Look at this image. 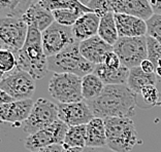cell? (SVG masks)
<instances>
[{"instance_id": "obj_26", "label": "cell", "mask_w": 161, "mask_h": 152, "mask_svg": "<svg viewBox=\"0 0 161 152\" xmlns=\"http://www.w3.org/2000/svg\"><path fill=\"white\" fill-rule=\"evenodd\" d=\"M39 3L50 12L57 9H80L85 13H93L79 0H39Z\"/></svg>"}, {"instance_id": "obj_11", "label": "cell", "mask_w": 161, "mask_h": 152, "mask_svg": "<svg viewBox=\"0 0 161 152\" xmlns=\"http://www.w3.org/2000/svg\"><path fill=\"white\" fill-rule=\"evenodd\" d=\"M68 129L69 126L65 122L58 119L51 125L29 135L25 140L24 146L30 152H33L54 144L63 145Z\"/></svg>"}, {"instance_id": "obj_2", "label": "cell", "mask_w": 161, "mask_h": 152, "mask_svg": "<svg viewBox=\"0 0 161 152\" xmlns=\"http://www.w3.org/2000/svg\"><path fill=\"white\" fill-rule=\"evenodd\" d=\"M17 69L30 74L35 80L43 78L49 71L47 57L43 52L42 32L29 27L26 42L16 53Z\"/></svg>"}, {"instance_id": "obj_13", "label": "cell", "mask_w": 161, "mask_h": 152, "mask_svg": "<svg viewBox=\"0 0 161 152\" xmlns=\"http://www.w3.org/2000/svg\"><path fill=\"white\" fill-rule=\"evenodd\" d=\"M33 100L14 101L9 104H0V118L2 122H9L13 128H20L30 115L34 106Z\"/></svg>"}, {"instance_id": "obj_8", "label": "cell", "mask_w": 161, "mask_h": 152, "mask_svg": "<svg viewBox=\"0 0 161 152\" xmlns=\"http://www.w3.org/2000/svg\"><path fill=\"white\" fill-rule=\"evenodd\" d=\"M0 89L16 101L31 99L35 93V79L27 72L16 68L1 76Z\"/></svg>"}, {"instance_id": "obj_16", "label": "cell", "mask_w": 161, "mask_h": 152, "mask_svg": "<svg viewBox=\"0 0 161 152\" xmlns=\"http://www.w3.org/2000/svg\"><path fill=\"white\" fill-rule=\"evenodd\" d=\"M115 20L120 37L147 36V22L137 17L125 13H115Z\"/></svg>"}, {"instance_id": "obj_38", "label": "cell", "mask_w": 161, "mask_h": 152, "mask_svg": "<svg viewBox=\"0 0 161 152\" xmlns=\"http://www.w3.org/2000/svg\"><path fill=\"white\" fill-rule=\"evenodd\" d=\"M83 152H116V151L109 149L108 147H99V148L85 147L83 149Z\"/></svg>"}, {"instance_id": "obj_40", "label": "cell", "mask_w": 161, "mask_h": 152, "mask_svg": "<svg viewBox=\"0 0 161 152\" xmlns=\"http://www.w3.org/2000/svg\"><path fill=\"white\" fill-rule=\"evenodd\" d=\"M79 1H80V3H82V4H84L85 6H87L91 1H92V0H79Z\"/></svg>"}, {"instance_id": "obj_41", "label": "cell", "mask_w": 161, "mask_h": 152, "mask_svg": "<svg viewBox=\"0 0 161 152\" xmlns=\"http://www.w3.org/2000/svg\"><path fill=\"white\" fill-rule=\"evenodd\" d=\"M155 73H156V75H157V76H158V77H160V78H161V67H157V68H156Z\"/></svg>"}, {"instance_id": "obj_31", "label": "cell", "mask_w": 161, "mask_h": 152, "mask_svg": "<svg viewBox=\"0 0 161 152\" xmlns=\"http://www.w3.org/2000/svg\"><path fill=\"white\" fill-rule=\"evenodd\" d=\"M147 22L148 33L147 35L155 38L161 44V16L153 14Z\"/></svg>"}, {"instance_id": "obj_21", "label": "cell", "mask_w": 161, "mask_h": 152, "mask_svg": "<svg viewBox=\"0 0 161 152\" xmlns=\"http://www.w3.org/2000/svg\"><path fill=\"white\" fill-rule=\"evenodd\" d=\"M157 83V75L156 73H146L142 71L141 66L131 68L128 77L127 85L132 92L136 95H140L142 89L147 85H156Z\"/></svg>"}, {"instance_id": "obj_27", "label": "cell", "mask_w": 161, "mask_h": 152, "mask_svg": "<svg viewBox=\"0 0 161 152\" xmlns=\"http://www.w3.org/2000/svg\"><path fill=\"white\" fill-rule=\"evenodd\" d=\"M52 13L55 22L68 27H72L84 13H87L80 9H57Z\"/></svg>"}, {"instance_id": "obj_24", "label": "cell", "mask_w": 161, "mask_h": 152, "mask_svg": "<svg viewBox=\"0 0 161 152\" xmlns=\"http://www.w3.org/2000/svg\"><path fill=\"white\" fill-rule=\"evenodd\" d=\"M105 84L94 73L88 74L82 78V94L85 101L96 99L102 93Z\"/></svg>"}, {"instance_id": "obj_36", "label": "cell", "mask_w": 161, "mask_h": 152, "mask_svg": "<svg viewBox=\"0 0 161 152\" xmlns=\"http://www.w3.org/2000/svg\"><path fill=\"white\" fill-rule=\"evenodd\" d=\"M149 3L152 7L154 14L161 16V0H149Z\"/></svg>"}, {"instance_id": "obj_14", "label": "cell", "mask_w": 161, "mask_h": 152, "mask_svg": "<svg viewBox=\"0 0 161 152\" xmlns=\"http://www.w3.org/2000/svg\"><path fill=\"white\" fill-rule=\"evenodd\" d=\"M113 50L114 46L102 40L98 35L80 42V52L82 56L94 65L103 63L105 56Z\"/></svg>"}, {"instance_id": "obj_32", "label": "cell", "mask_w": 161, "mask_h": 152, "mask_svg": "<svg viewBox=\"0 0 161 152\" xmlns=\"http://www.w3.org/2000/svg\"><path fill=\"white\" fill-rule=\"evenodd\" d=\"M87 6L100 18L104 17L108 13H114L108 0H92Z\"/></svg>"}, {"instance_id": "obj_39", "label": "cell", "mask_w": 161, "mask_h": 152, "mask_svg": "<svg viewBox=\"0 0 161 152\" xmlns=\"http://www.w3.org/2000/svg\"><path fill=\"white\" fill-rule=\"evenodd\" d=\"M84 148H67L64 152H83Z\"/></svg>"}, {"instance_id": "obj_9", "label": "cell", "mask_w": 161, "mask_h": 152, "mask_svg": "<svg viewBox=\"0 0 161 152\" xmlns=\"http://www.w3.org/2000/svg\"><path fill=\"white\" fill-rule=\"evenodd\" d=\"M58 119L59 117L57 105L45 98H39L35 101L30 115L23 122L22 126L24 133L29 136L51 125Z\"/></svg>"}, {"instance_id": "obj_17", "label": "cell", "mask_w": 161, "mask_h": 152, "mask_svg": "<svg viewBox=\"0 0 161 152\" xmlns=\"http://www.w3.org/2000/svg\"><path fill=\"white\" fill-rule=\"evenodd\" d=\"M22 19L28 25V27L37 29L42 33L55 22L53 13L45 8L39 1L29 7Z\"/></svg>"}, {"instance_id": "obj_25", "label": "cell", "mask_w": 161, "mask_h": 152, "mask_svg": "<svg viewBox=\"0 0 161 152\" xmlns=\"http://www.w3.org/2000/svg\"><path fill=\"white\" fill-rule=\"evenodd\" d=\"M86 133L87 124L69 126L63 143L65 149H67V148H85Z\"/></svg>"}, {"instance_id": "obj_28", "label": "cell", "mask_w": 161, "mask_h": 152, "mask_svg": "<svg viewBox=\"0 0 161 152\" xmlns=\"http://www.w3.org/2000/svg\"><path fill=\"white\" fill-rule=\"evenodd\" d=\"M17 68L16 55L6 49H0V70L1 76L6 73H10Z\"/></svg>"}, {"instance_id": "obj_35", "label": "cell", "mask_w": 161, "mask_h": 152, "mask_svg": "<svg viewBox=\"0 0 161 152\" xmlns=\"http://www.w3.org/2000/svg\"><path fill=\"white\" fill-rule=\"evenodd\" d=\"M141 68L142 69V71L146 72V73H149V74H151V73H155V71H156V67H155V65L153 64L151 61L150 60H145L144 62H142L141 64Z\"/></svg>"}, {"instance_id": "obj_42", "label": "cell", "mask_w": 161, "mask_h": 152, "mask_svg": "<svg viewBox=\"0 0 161 152\" xmlns=\"http://www.w3.org/2000/svg\"><path fill=\"white\" fill-rule=\"evenodd\" d=\"M157 67H161V59L159 60V62H158V66Z\"/></svg>"}, {"instance_id": "obj_22", "label": "cell", "mask_w": 161, "mask_h": 152, "mask_svg": "<svg viewBox=\"0 0 161 152\" xmlns=\"http://www.w3.org/2000/svg\"><path fill=\"white\" fill-rule=\"evenodd\" d=\"M39 0H0L1 18H22L32 4Z\"/></svg>"}, {"instance_id": "obj_37", "label": "cell", "mask_w": 161, "mask_h": 152, "mask_svg": "<svg viewBox=\"0 0 161 152\" xmlns=\"http://www.w3.org/2000/svg\"><path fill=\"white\" fill-rule=\"evenodd\" d=\"M14 100L13 97H10L8 94H6L3 90H0V104H9L14 102Z\"/></svg>"}, {"instance_id": "obj_33", "label": "cell", "mask_w": 161, "mask_h": 152, "mask_svg": "<svg viewBox=\"0 0 161 152\" xmlns=\"http://www.w3.org/2000/svg\"><path fill=\"white\" fill-rule=\"evenodd\" d=\"M103 64L105 66H108V68H111V69H118V68L122 66L120 58L118 57V55H117L114 50H113V52H109L108 55L105 56Z\"/></svg>"}, {"instance_id": "obj_6", "label": "cell", "mask_w": 161, "mask_h": 152, "mask_svg": "<svg viewBox=\"0 0 161 152\" xmlns=\"http://www.w3.org/2000/svg\"><path fill=\"white\" fill-rule=\"evenodd\" d=\"M28 25L22 18H0V48L19 52L25 44L28 35Z\"/></svg>"}, {"instance_id": "obj_12", "label": "cell", "mask_w": 161, "mask_h": 152, "mask_svg": "<svg viewBox=\"0 0 161 152\" xmlns=\"http://www.w3.org/2000/svg\"><path fill=\"white\" fill-rule=\"evenodd\" d=\"M58 117L68 126L88 124L95 117L85 100L76 103H58Z\"/></svg>"}, {"instance_id": "obj_1", "label": "cell", "mask_w": 161, "mask_h": 152, "mask_svg": "<svg viewBox=\"0 0 161 152\" xmlns=\"http://www.w3.org/2000/svg\"><path fill=\"white\" fill-rule=\"evenodd\" d=\"M95 117H128L135 115L137 95L127 84L105 85L96 99L86 101Z\"/></svg>"}, {"instance_id": "obj_29", "label": "cell", "mask_w": 161, "mask_h": 152, "mask_svg": "<svg viewBox=\"0 0 161 152\" xmlns=\"http://www.w3.org/2000/svg\"><path fill=\"white\" fill-rule=\"evenodd\" d=\"M140 96L142 97V101L145 103L144 108L153 107L159 102L160 93L158 89L156 88V85H147L144 89H142Z\"/></svg>"}, {"instance_id": "obj_10", "label": "cell", "mask_w": 161, "mask_h": 152, "mask_svg": "<svg viewBox=\"0 0 161 152\" xmlns=\"http://www.w3.org/2000/svg\"><path fill=\"white\" fill-rule=\"evenodd\" d=\"M42 36L43 52L47 58L58 55L78 41L75 37L72 27L63 26L57 22H54L47 30L43 31Z\"/></svg>"}, {"instance_id": "obj_3", "label": "cell", "mask_w": 161, "mask_h": 152, "mask_svg": "<svg viewBox=\"0 0 161 152\" xmlns=\"http://www.w3.org/2000/svg\"><path fill=\"white\" fill-rule=\"evenodd\" d=\"M108 147L116 152H129L138 143L132 118L108 117L104 119Z\"/></svg>"}, {"instance_id": "obj_5", "label": "cell", "mask_w": 161, "mask_h": 152, "mask_svg": "<svg viewBox=\"0 0 161 152\" xmlns=\"http://www.w3.org/2000/svg\"><path fill=\"white\" fill-rule=\"evenodd\" d=\"M49 93L58 103H76L84 100L82 77L70 73H54L49 82Z\"/></svg>"}, {"instance_id": "obj_20", "label": "cell", "mask_w": 161, "mask_h": 152, "mask_svg": "<svg viewBox=\"0 0 161 152\" xmlns=\"http://www.w3.org/2000/svg\"><path fill=\"white\" fill-rule=\"evenodd\" d=\"M86 147H91V148L108 147L104 119L99 117H94L87 124Z\"/></svg>"}, {"instance_id": "obj_4", "label": "cell", "mask_w": 161, "mask_h": 152, "mask_svg": "<svg viewBox=\"0 0 161 152\" xmlns=\"http://www.w3.org/2000/svg\"><path fill=\"white\" fill-rule=\"evenodd\" d=\"M49 70L54 73H70L84 77L94 72L95 66L87 61L80 52V41L75 42L63 52L47 58Z\"/></svg>"}, {"instance_id": "obj_30", "label": "cell", "mask_w": 161, "mask_h": 152, "mask_svg": "<svg viewBox=\"0 0 161 152\" xmlns=\"http://www.w3.org/2000/svg\"><path fill=\"white\" fill-rule=\"evenodd\" d=\"M147 50H148V60L155 65L157 68L158 62L161 59V44L155 38L147 35Z\"/></svg>"}, {"instance_id": "obj_23", "label": "cell", "mask_w": 161, "mask_h": 152, "mask_svg": "<svg viewBox=\"0 0 161 152\" xmlns=\"http://www.w3.org/2000/svg\"><path fill=\"white\" fill-rule=\"evenodd\" d=\"M97 35L102 40L108 43L109 45L114 46L116 44L117 41L119 40L120 36L116 25L115 13H108L104 17L101 18Z\"/></svg>"}, {"instance_id": "obj_15", "label": "cell", "mask_w": 161, "mask_h": 152, "mask_svg": "<svg viewBox=\"0 0 161 152\" xmlns=\"http://www.w3.org/2000/svg\"><path fill=\"white\" fill-rule=\"evenodd\" d=\"M115 13H125L148 21L154 13L149 0H108Z\"/></svg>"}, {"instance_id": "obj_19", "label": "cell", "mask_w": 161, "mask_h": 152, "mask_svg": "<svg viewBox=\"0 0 161 152\" xmlns=\"http://www.w3.org/2000/svg\"><path fill=\"white\" fill-rule=\"evenodd\" d=\"M130 69L121 66L118 69H111L102 63L95 66L93 73L99 77L105 85H122L127 84Z\"/></svg>"}, {"instance_id": "obj_34", "label": "cell", "mask_w": 161, "mask_h": 152, "mask_svg": "<svg viewBox=\"0 0 161 152\" xmlns=\"http://www.w3.org/2000/svg\"><path fill=\"white\" fill-rule=\"evenodd\" d=\"M64 151L65 148L62 144H54V145L42 148V149H38L33 152H64Z\"/></svg>"}, {"instance_id": "obj_7", "label": "cell", "mask_w": 161, "mask_h": 152, "mask_svg": "<svg viewBox=\"0 0 161 152\" xmlns=\"http://www.w3.org/2000/svg\"><path fill=\"white\" fill-rule=\"evenodd\" d=\"M114 52L120 58L123 66L129 69L141 66V64L148 59L147 36L120 37L114 45Z\"/></svg>"}, {"instance_id": "obj_18", "label": "cell", "mask_w": 161, "mask_h": 152, "mask_svg": "<svg viewBox=\"0 0 161 152\" xmlns=\"http://www.w3.org/2000/svg\"><path fill=\"white\" fill-rule=\"evenodd\" d=\"M100 19L101 18L94 13H84L72 26V31L76 40L80 42L96 36L98 34Z\"/></svg>"}]
</instances>
